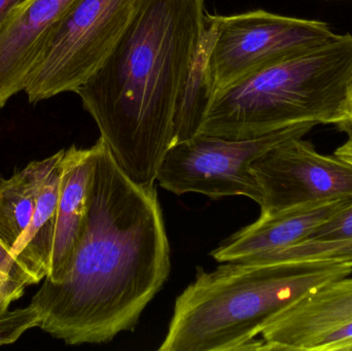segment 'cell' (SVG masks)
<instances>
[{
  "instance_id": "obj_1",
  "label": "cell",
  "mask_w": 352,
  "mask_h": 351,
  "mask_svg": "<svg viewBox=\"0 0 352 351\" xmlns=\"http://www.w3.org/2000/svg\"><path fill=\"white\" fill-rule=\"evenodd\" d=\"M78 245L59 282L45 280L31 304L39 328L67 346L102 344L133 332L170 273L156 187L128 177L102 138Z\"/></svg>"
},
{
  "instance_id": "obj_2",
  "label": "cell",
  "mask_w": 352,
  "mask_h": 351,
  "mask_svg": "<svg viewBox=\"0 0 352 351\" xmlns=\"http://www.w3.org/2000/svg\"><path fill=\"white\" fill-rule=\"evenodd\" d=\"M205 0H142L102 65L76 91L130 179L155 187L176 102L205 28Z\"/></svg>"
},
{
  "instance_id": "obj_3",
  "label": "cell",
  "mask_w": 352,
  "mask_h": 351,
  "mask_svg": "<svg viewBox=\"0 0 352 351\" xmlns=\"http://www.w3.org/2000/svg\"><path fill=\"white\" fill-rule=\"evenodd\" d=\"M351 266L328 263L226 262L177 297L159 351L262 350L256 339L283 309L314 288L351 276Z\"/></svg>"
},
{
  "instance_id": "obj_4",
  "label": "cell",
  "mask_w": 352,
  "mask_h": 351,
  "mask_svg": "<svg viewBox=\"0 0 352 351\" xmlns=\"http://www.w3.org/2000/svg\"><path fill=\"white\" fill-rule=\"evenodd\" d=\"M351 80L352 35H339L217 91L199 134L254 139L303 122L337 125Z\"/></svg>"
},
{
  "instance_id": "obj_5",
  "label": "cell",
  "mask_w": 352,
  "mask_h": 351,
  "mask_svg": "<svg viewBox=\"0 0 352 351\" xmlns=\"http://www.w3.org/2000/svg\"><path fill=\"white\" fill-rule=\"evenodd\" d=\"M142 0H74L47 33L24 92L37 103L74 92L102 65Z\"/></svg>"
},
{
  "instance_id": "obj_6",
  "label": "cell",
  "mask_w": 352,
  "mask_h": 351,
  "mask_svg": "<svg viewBox=\"0 0 352 351\" xmlns=\"http://www.w3.org/2000/svg\"><path fill=\"white\" fill-rule=\"evenodd\" d=\"M318 124H294L254 139L232 140L199 134L169 148L157 181L180 196L202 194L211 199L244 196L262 203L252 164L265 152L292 138H302Z\"/></svg>"
},
{
  "instance_id": "obj_7",
  "label": "cell",
  "mask_w": 352,
  "mask_h": 351,
  "mask_svg": "<svg viewBox=\"0 0 352 351\" xmlns=\"http://www.w3.org/2000/svg\"><path fill=\"white\" fill-rule=\"evenodd\" d=\"M217 35L207 68L213 95L256 70L334 41L327 23L258 10L211 14Z\"/></svg>"
},
{
  "instance_id": "obj_8",
  "label": "cell",
  "mask_w": 352,
  "mask_h": 351,
  "mask_svg": "<svg viewBox=\"0 0 352 351\" xmlns=\"http://www.w3.org/2000/svg\"><path fill=\"white\" fill-rule=\"evenodd\" d=\"M252 170L262 192L261 216L352 197L351 163L320 154L302 138L277 144L252 163Z\"/></svg>"
},
{
  "instance_id": "obj_9",
  "label": "cell",
  "mask_w": 352,
  "mask_h": 351,
  "mask_svg": "<svg viewBox=\"0 0 352 351\" xmlns=\"http://www.w3.org/2000/svg\"><path fill=\"white\" fill-rule=\"evenodd\" d=\"M262 350L352 351V278L314 288L275 315Z\"/></svg>"
},
{
  "instance_id": "obj_10",
  "label": "cell",
  "mask_w": 352,
  "mask_h": 351,
  "mask_svg": "<svg viewBox=\"0 0 352 351\" xmlns=\"http://www.w3.org/2000/svg\"><path fill=\"white\" fill-rule=\"evenodd\" d=\"M74 0H26L0 30V109L24 91L52 26Z\"/></svg>"
},
{
  "instance_id": "obj_11",
  "label": "cell",
  "mask_w": 352,
  "mask_h": 351,
  "mask_svg": "<svg viewBox=\"0 0 352 351\" xmlns=\"http://www.w3.org/2000/svg\"><path fill=\"white\" fill-rule=\"evenodd\" d=\"M351 201L352 197L342 198L261 216L211 251V257L219 263L241 261L295 245L307 239Z\"/></svg>"
},
{
  "instance_id": "obj_12",
  "label": "cell",
  "mask_w": 352,
  "mask_h": 351,
  "mask_svg": "<svg viewBox=\"0 0 352 351\" xmlns=\"http://www.w3.org/2000/svg\"><path fill=\"white\" fill-rule=\"evenodd\" d=\"M96 152V144L88 148L72 146L64 150L55 236L45 278L49 282H59L80 239L88 212Z\"/></svg>"
},
{
  "instance_id": "obj_13",
  "label": "cell",
  "mask_w": 352,
  "mask_h": 351,
  "mask_svg": "<svg viewBox=\"0 0 352 351\" xmlns=\"http://www.w3.org/2000/svg\"><path fill=\"white\" fill-rule=\"evenodd\" d=\"M63 154L33 161L10 179H0V238L10 249L28 227L43 185Z\"/></svg>"
},
{
  "instance_id": "obj_14",
  "label": "cell",
  "mask_w": 352,
  "mask_h": 351,
  "mask_svg": "<svg viewBox=\"0 0 352 351\" xmlns=\"http://www.w3.org/2000/svg\"><path fill=\"white\" fill-rule=\"evenodd\" d=\"M62 158L43 185L28 227L12 249V255L37 282L45 280L49 272L63 172Z\"/></svg>"
},
{
  "instance_id": "obj_15",
  "label": "cell",
  "mask_w": 352,
  "mask_h": 351,
  "mask_svg": "<svg viewBox=\"0 0 352 351\" xmlns=\"http://www.w3.org/2000/svg\"><path fill=\"white\" fill-rule=\"evenodd\" d=\"M215 35L217 27L212 16L205 14L202 38L176 102L173 146L198 135L206 117L213 98L207 62Z\"/></svg>"
},
{
  "instance_id": "obj_16",
  "label": "cell",
  "mask_w": 352,
  "mask_h": 351,
  "mask_svg": "<svg viewBox=\"0 0 352 351\" xmlns=\"http://www.w3.org/2000/svg\"><path fill=\"white\" fill-rule=\"evenodd\" d=\"M241 261L254 263H328L352 267V238L314 240L307 238L295 245Z\"/></svg>"
},
{
  "instance_id": "obj_17",
  "label": "cell",
  "mask_w": 352,
  "mask_h": 351,
  "mask_svg": "<svg viewBox=\"0 0 352 351\" xmlns=\"http://www.w3.org/2000/svg\"><path fill=\"white\" fill-rule=\"evenodd\" d=\"M41 315L37 307L29 304L16 310H0V348L14 343L33 328H39Z\"/></svg>"
},
{
  "instance_id": "obj_18",
  "label": "cell",
  "mask_w": 352,
  "mask_h": 351,
  "mask_svg": "<svg viewBox=\"0 0 352 351\" xmlns=\"http://www.w3.org/2000/svg\"><path fill=\"white\" fill-rule=\"evenodd\" d=\"M0 280L8 288L12 301L24 295L25 288L38 284L28 270L12 255V249L0 238Z\"/></svg>"
},
{
  "instance_id": "obj_19",
  "label": "cell",
  "mask_w": 352,
  "mask_h": 351,
  "mask_svg": "<svg viewBox=\"0 0 352 351\" xmlns=\"http://www.w3.org/2000/svg\"><path fill=\"white\" fill-rule=\"evenodd\" d=\"M308 238L314 240L352 238V201L332 218L318 227Z\"/></svg>"
},
{
  "instance_id": "obj_20",
  "label": "cell",
  "mask_w": 352,
  "mask_h": 351,
  "mask_svg": "<svg viewBox=\"0 0 352 351\" xmlns=\"http://www.w3.org/2000/svg\"><path fill=\"white\" fill-rule=\"evenodd\" d=\"M26 0H0V30L10 14Z\"/></svg>"
},
{
  "instance_id": "obj_21",
  "label": "cell",
  "mask_w": 352,
  "mask_h": 351,
  "mask_svg": "<svg viewBox=\"0 0 352 351\" xmlns=\"http://www.w3.org/2000/svg\"><path fill=\"white\" fill-rule=\"evenodd\" d=\"M337 126H338L341 131L345 132V133L349 135V139L352 140V80L351 90H349V111H347V115L345 120L337 124Z\"/></svg>"
},
{
  "instance_id": "obj_22",
  "label": "cell",
  "mask_w": 352,
  "mask_h": 351,
  "mask_svg": "<svg viewBox=\"0 0 352 351\" xmlns=\"http://www.w3.org/2000/svg\"><path fill=\"white\" fill-rule=\"evenodd\" d=\"M335 155L352 164V140H347L340 148H337Z\"/></svg>"
},
{
  "instance_id": "obj_23",
  "label": "cell",
  "mask_w": 352,
  "mask_h": 351,
  "mask_svg": "<svg viewBox=\"0 0 352 351\" xmlns=\"http://www.w3.org/2000/svg\"><path fill=\"white\" fill-rule=\"evenodd\" d=\"M14 302L8 288L4 286L3 282L0 280V310H6L10 308V304Z\"/></svg>"
}]
</instances>
